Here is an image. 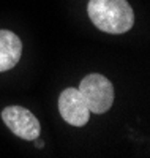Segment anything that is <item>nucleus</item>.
<instances>
[{"label": "nucleus", "instance_id": "obj_4", "mask_svg": "<svg viewBox=\"0 0 150 158\" xmlns=\"http://www.w3.org/2000/svg\"><path fill=\"white\" fill-rule=\"evenodd\" d=\"M59 112L63 120L73 127H84L90 117V111L87 108L82 95L74 87H68L60 94Z\"/></svg>", "mask_w": 150, "mask_h": 158}, {"label": "nucleus", "instance_id": "obj_2", "mask_svg": "<svg viewBox=\"0 0 150 158\" xmlns=\"http://www.w3.org/2000/svg\"><path fill=\"white\" fill-rule=\"evenodd\" d=\"M79 94L82 95L90 112L103 114L114 103V87L111 81L98 73L85 76L79 84Z\"/></svg>", "mask_w": 150, "mask_h": 158}, {"label": "nucleus", "instance_id": "obj_1", "mask_svg": "<svg viewBox=\"0 0 150 158\" xmlns=\"http://www.w3.org/2000/svg\"><path fill=\"white\" fill-rule=\"evenodd\" d=\"M87 13L95 27L106 33H125L134 24V13L127 0H90Z\"/></svg>", "mask_w": 150, "mask_h": 158}, {"label": "nucleus", "instance_id": "obj_3", "mask_svg": "<svg viewBox=\"0 0 150 158\" xmlns=\"http://www.w3.org/2000/svg\"><path fill=\"white\" fill-rule=\"evenodd\" d=\"M2 120L11 130L13 135H16L25 141H35L40 136V122L38 118L22 106H8L2 111Z\"/></svg>", "mask_w": 150, "mask_h": 158}, {"label": "nucleus", "instance_id": "obj_5", "mask_svg": "<svg viewBox=\"0 0 150 158\" xmlns=\"http://www.w3.org/2000/svg\"><path fill=\"white\" fill-rule=\"evenodd\" d=\"M22 54L21 38L11 30H0V73L16 67Z\"/></svg>", "mask_w": 150, "mask_h": 158}, {"label": "nucleus", "instance_id": "obj_6", "mask_svg": "<svg viewBox=\"0 0 150 158\" xmlns=\"http://www.w3.org/2000/svg\"><path fill=\"white\" fill-rule=\"evenodd\" d=\"M35 146H36L38 149H43V147H44V142H43V141H36Z\"/></svg>", "mask_w": 150, "mask_h": 158}]
</instances>
